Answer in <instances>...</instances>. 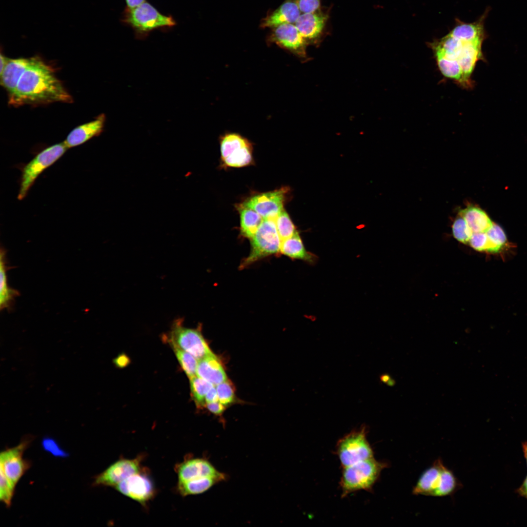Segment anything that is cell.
I'll return each instance as SVG.
<instances>
[{"mask_svg": "<svg viewBox=\"0 0 527 527\" xmlns=\"http://www.w3.org/2000/svg\"><path fill=\"white\" fill-rule=\"evenodd\" d=\"M286 190L280 188L252 196L247 199L242 205L255 210L264 219L275 220L284 209Z\"/></svg>", "mask_w": 527, "mask_h": 527, "instance_id": "11", "label": "cell"}, {"mask_svg": "<svg viewBox=\"0 0 527 527\" xmlns=\"http://www.w3.org/2000/svg\"><path fill=\"white\" fill-rule=\"evenodd\" d=\"M205 406L210 412L217 415L222 414L225 410V406L219 401L206 403Z\"/></svg>", "mask_w": 527, "mask_h": 527, "instance_id": "37", "label": "cell"}, {"mask_svg": "<svg viewBox=\"0 0 527 527\" xmlns=\"http://www.w3.org/2000/svg\"><path fill=\"white\" fill-rule=\"evenodd\" d=\"M122 21L132 28L140 39H144L155 29L171 27L176 24L171 16L161 14L146 1L133 8H126Z\"/></svg>", "mask_w": 527, "mask_h": 527, "instance_id": "4", "label": "cell"}, {"mask_svg": "<svg viewBox=\"0 0 527 527\" xmlns=\"http://www.w3.org/2000/svg\"><path fill=\"white\" fill-rule=\"evenodd\" d=\"M105 119V115L101 114L94 120L75 128L63 142L66 146L67 148L75 147L99 136L103 129Z\"/></svg>", "mask_w": 527, "mask_h": 527, "instance_id": "16", "label": "cell"}, {"mask_svg": "<svg viewBox=\"0 0 527 527\" xmlns=\"http://www.w3.org/2000/svg\"><path fill=\"white\" fill-rule=\"evenodd\" d=\"M218 396L216 387L213 386L207 392L205 396V403H208L218 401Z\"/></svg>", "mask_w": 527, "mask_h": 527, "instance_id": "39", "label": "cell"}, {"mask_svg": "<svg viewBox=\"0 0 527 527\" xmlns=\"http://www.w3.org/2000/svg\"><path fill=\"white\" fill-rule=\"evenodd\" d=\"M486 233L489 241L488 252H498L507 241V237L504 231L500 226L493 223Z\"/></svg>", "mask_w": 527, "mask_h": 527, "instance_id": "30", "label": "cell"}, {"mask_svg": "<svg viewBox=\"0 0 527 527\" xmlns=\"http://www.w3.org/2000/svg\"><path fill=\"white\" fill-rule=\"evenodd\" d=\"M223 481L214 477H205L196 479L178 482V488L183 496L203 493L214 485Z\"/></svg>", "mask_w": 527, "mask_h": 527, "instance_id": "23", "label": "cell"}, {"mask_svg": "<svg viewBox=\"0 0 527 527\" xmlns=\"http://www.w3.org/2000/svg\"><path fill=\"white\" fill-rule=\"evenodd\" d=\"M239 210L241 234L250 239L254 236L264 219L255 210L242 205L239 207Z\"/></svg>", "mask_w": 527, "mask_h": 527, "instance_id": "24", "label": "cell"}, {"mask_svg": "<svg viewBox=\"0 0 527 527\" xmlns=\"http://www.w3.org/2000/svg\"><path fill=\"white\" fill-rule=\"evenodd\" d=\"M67 149L63 142L54 144L42 150L23 167L18 196L19 200L25 197L38 177L59 160Z\"/></svg>", "mask_w": 527, "mask_h": 527, "instance_id": "8", "label": "cell"}, {"mask_svg": "<svg viewBox=\"0 0 527 527\" xmlns=\"http://www.w3.org/2000/svg\"><path fill=\"white\" fill-rule=\"evenodd\" d=\"M0 500L9 507L12 502L15 487L13 486L3 471L0 469Z\"/></svg>", "mask_w": 527, "mask_h": 527, "instance_id": "33", "label": "cell"}, {"mask_svg": "<svg viewBox=\"0 0 527 527\" xmlns=\"http://www.w3.org/2000/svg\"><path fill=\"white\" fill-rule=\"evenodd\" d=\"M302 13L317 11L320 7V0H297Z\"/></svg>", "mask_w": 527, "mask_h": 527, "instance_id": "36", "label": "cell"}, {"mask_svg": "<svg viewBox=\"0 0 527 527\" xmlns=\"http://www.w3.org/2000/svg\"><path fill=\"white\" fill-rule=\"evenodd\" d=\"M280 252L292 259L302 260L310 263H313L316 260L315 255L306 250L298 232L282 241Z\"/></svg>", "mask_w": 527, "mask_h": 527, "instance_id": "21", "label": "cell"}, {"mask_svg": "<svg viewBox=\"0 0 527 527\" xmlns=\"http://www.w3.org/2000/svg\"><path fill=\"white\" fill-rule=\"evenodd\" d=\"M42 446L44 450L56 457H66L67 453L62 449L56 442L49 438L43 439Z\"/></svg>", "mask_w": 527, "mask_h": 527, "instance_id": "35", "label": "cell"}, {"mask_svg": "<svg viewBox=\"0 0 527 527\" xmlns=\"http://www.w3.org/2000/svg\"><path fill=\"white\" fill-rule=\"evenodd\" d=\"M462 484L440 458L421 474L412 490L415 495L445 497L453 495Z\"/></svg>", "mask_w": 527, "mask_h": 527, "instance_id": "2", "label": "cell"}, {"mask_svg": "<svg viewBox=\"0 0 527 527\" xmlns=\"http://www.w3.org/2000/svg\"><path fill=\"white\" fill-rule=\"evenodd\" d=\"M114 487L122 494L142 505L151 500L155 493L151 480L140 472L122 481Z\"/></svg>", "mask_w": 527, "mask_h": 527, "instance_id": "13", "label": "cell"}, {"mask_svg": "<svg viewBox=\"0 0 527 527\" xmlns=\"http://www.w3.org/2000/svg\"><path fill=\"white\" fill-rule=\"evenodd\" d=\"M301 14L297 0H287L263 20L261 26L274 28L284 23L295 24Z\"/></svg>", "mask_w": 527, "mask_h": 527, "instance_id": "19", "label": "cell"}, {"mask_svg": "<svg viewBox=\"0 0 527 527\" xmlns=\"http://www.w3.org/2000/svg\"><path fill=\"white\" fill-rule=\"evenodd\" d=\"M197 376L214 385L227 380L223 365L214 353L198 361Z\"/></svg>", "mask_w": 527, "mask_h": 527, "instance_id": "20", "label": "cell"}, {"mask_svg": "<svg viewBox=\"0 0 527 527\" xmlns=\"http://www.w3.org/2000/svg\"><path fill=\"white\" fill-rule=\"evenodd\" d=\"M388 464L376 460L374 457L343 467L340 486L342 496L358 491H371L378 480L382 471Z\"/></svg>", "mask_w": 527, "mask_h": 527, "instance_id": "3", "label": "cell"}, {"mask_svg": "<svg viewBox=\"0 0 527 527\" xmlns=\"http://www.w3.org/2000/svg\"><path fill=\"white\" fill-rule=\"evenodd\" d=\"M113 362L117 367H125L129 364V359L125 354H122L116 358Z\"/></svg>", "mask_w": 527, "mask_h": 527, "instance_id": "38", "label": "cell"}, {"mask_svg": "<svg viewBox=\"0 0 527 527\" xmlns=\"http://www.w3.org/2000/svg\"><path fill=\"white\" fill-rule=\"evenodd\" d=\"M327 19V15L318 11L302 13L295 25L305 40H314L321 34Z\"/></svg>", "mask_w": 527, "mask_h": 527, "instance_id": "18", "label": "cell"}, {"mask_svg": "<svg viewBox=\"0 0 527 527\" xmlns=\"http://www.w3.org/2000/svg\"><path fill=\"white\" fill-rule=\"evenodd\" d=\"M8 58H6L1 53L0 54V74L3 71L7 61Z\"/></svg>", "mask_w": 527, "mask_h": 527, "instance_id": "42", "label": "cell"}, {"mask_svg": "<svg viewBox=\"0 0 527 527\" xmlns=\"http://www.w3.org/2000/svg\"><path fill=\"white\" fill-rule=\"evenodd\" d=\"M367 428L363 425L338 441L336 454L342 467L374 457V451L367 439Z\"/></svg>", "mask_w": 527, "mask_h": 527, "instance_id": "5", "label": "cell"}, {"mask_svg": "<svg viewBox=\"0 0 527 527\" xmlns=\"http://www.w3.org/2000/svg\"><path fill=\"white\" fill-rule=\"evenodd\" d=\"M222 160L227 166L241 167L252 161V147L250 142L236 133H226L220 139Z\"/></svg>", "mask_w": 527, "mask_h": 527, "instance_id": "9", "label": "cell"}, {"mask_svg": "<svg viewBox=\"0 0 527 527\" xmlns=\"http://www.w3.org/2000/svg\"><path fill=\"white\" fill-rule=\"evenodd\" d=\"M516 492L518 494L527 499V475L525 478L522 484L516 490Z\"/></svg>", "mask_w": 527, "mask_h": 527, "instance_id": "40", "label": "cell"}, {"mask_svg": "<svg viewBox=\"0 0 527 527\" xmlns=\"http://www.w3.org/2000/svg\"><path fill=\"white\" fill-rule=\"evenodd\" d=\"M31 437H26L17 446L8 448L0 454V469L14 487L30 468V462L23 457L24 451L30 444Z\"/></svg>", "mask_w": 527, "mask_h": 527, "instance_id": "10", "label": "cell"}, {"mask_svg": "<svg viewBox=\"0 0 527 527\" xmlns=\"http://www.w3.org/2000/svg\"><path fill=\"white\" fill-rule=\"evenodd\" d=\"M183 322L182 318L176 319L170 331L164 336L172 348L177 347L186 351L198 361L213 354L199 328L186 327Z\"/></svg>", "mask_w": 527, "mask_h": 527, "instance_id": "6", "label": "cell"}, {"mask_svg": "<svg viewBox=\"0 0 527 527\" xmlns=\"http://www.w3.org/2000/svg\"><path fill=\"white\" fill-rule=\"evenodd\" d=\"M5 256V250L1 249L0 253V308L1 309L8 308L14 301V298L19 295V292L17 290L9 288L7 285Z\"/></svg>", "mask_w": 527, "mask_h": 527, "instance_id": "25", "label": "cell"}, {"mask_svg": "<svg viewBox=\"0 0 527 527\" xmlns=\"http://www.w3.org/2000/svg\"><path fill=\"white\" fill-rule=\"evenodd\" d=\"M30 60L31 58H8L0 76V84L7 91L9 99L15 93L19 80L28 66Z\"/></svg>", "mask_w": 527, "mask_h": 527, "instance_id": "17", "label": "cell"}, {"mask_svg": "<svg viewBox=\"0 0 527 527\" xmlns=\"http://www.w3.org/2000/svg\"><path fill=\"white\" fill-rule=\"evenodd\" d=\"M219 401L224 406L228 405L234 401V387L227 380L216 385Z\"/></svg>", "mask_w": 527, "mask_h": 527, "instance_id": "32", "label": "cell"}, {"mask_svg": "<svg viewBox=\"0 0 527 527\" xmlns=\"http://www.w3.org/2000/svg\"><path fill=\"white\" fill-rule=\"evenodd\" d=\"M250 240V253L241 264L242 268L262 258L280 252L282 240L278 233L275 220L264 219Z\"/></svg>", "mask_w": 527, "mask_h": 527, "instance_id": "7", "label": "cell"}, {"mask_svg": "<svg viewBox=\"0 0 527 527\" xmlns=\"http://www.w3.org/2000/svg\"><path fill=\"white\" fill-rule=\"evenodd\" d=\"M522 449L524 453V457L526 459L527 464V442H524L522 443Z\"/></svg>", "mask_w": 527, "mask_h": 527, "instance_id": "44", "label": "cell"}, {"mask_svg": "<svg viewBox=\"0 0 527 527\" xmlns=\"http://www.w3.org/2000/svg\"><path fill=\"white\" fill-rule=\"evenodd\" d=\"M72 101L71 96L56 77L52 67L37 57L31 58L15 93L9 99V103L15 106Z\"/></svg>", "mask_w": 527, "mask_h": 527, "instance_id": "1", "label": "cell"}, {"mask_svg": "<svg viewBox=\"0 0 527 527\" xmlns=\"http://www.w3.org/2000/svg\"><path fill=\"white\" fill-rule=\"evenodd\" d=\"M275 222L282 241L292 236L297 232L288 214L284 209L279 214Z\"/></svg>", "mask_w": 527, "mask_h": 527, "instance_id": "29", "label": "cell"}, {"mask_svg": "<svg viewBox=\"0 0 527 527\" xmlns=\"http://www.w3.org/2000/svg\"><path fill=\"white\" fill-rule=\"evenodd\" d=\"M390 379H391V377H390V376L389 375L387 374H382V375H381V376H380V380L381 381V382H383V383H385V384H386V383H387V382H388V381H389V380H390Z\"/></svg>", "mask_w": 527, "mask_h": 527, "instance_id": "43", "label": "cell"}, {"mask_svg": "<svg viewBox=\"0 0 527 527\" xmlns=\"http://www.w3.org/2000/svg\"><path fill=\"white\" fill-rule=\"evenodd\" d=\"M452 233L456 239L464 243L469 242L473 233L465 219L460 215L453 223Z\"/></svg>", "mask_w": 527, "mask_h": 527, "instance_id": "31", "label": "cell"}, {"mask_svg": "<svg viewBox=\"0 0 527 527\" xmlns=\"http://www.w3.org/2000/svg\"><path fill=\"white\" fill-rule=\"evenodd\" d=\"M127 8H135L145 1V0H125Z\"/></svg>", "mask_w": 527, "mask_h": 527, "instance_id": "41", "label": "cell"}, {"mask_svg": "<svg viewBox=\"0 0 527 527\" xmlns=\"http://www.w3.org/2000/svg\"><path fill=\"white\" fill-rule=\"evenodd\" d=\"M395 380H393V379H392V378H391V379H390V380H389V381H388V382H387V383H386V385H388V386H393V385H395Z\"/></svg>", "mask_w": 527, "mask_h": 527, "instance_id": "45", "label": "cell"}, {"mask_svg": "<svg viewBox=\"0 0 527 527\" xmlns=\"http://www.w3.org/2000/svg\"><path fill=\"white\" fill-rule=\"evenodd\" d=\"M459 215L463 217L473 233L486 232L493 223L481 209L468 206L461 210Z\"/></svg>", "mask_w": 527, "mask_h": 527, "instance_id": "22", "label": "cell"}, {"mask_svg": "<svg viewBox=\"0 0 527 527\" xmlns=\"http://www.w3.org/2000/svg\"><path fill=\"white\" fill-rule=\"evenodd\" d=\"M270 41L300 57L306 56V40L295 24L284 23L274 27Z\"/></svg>", "mask_w": 527, "mask_h": 527, "instance_id": "14", "label": "cell"}, {"mask_svg": "<svg viewBox=\"0 0 527 527\" xmlns=\"http://www.w3.org/2000/svg\"><path fill=\"white\" fill-rule=\"evenodd\" d=\"M140 459H121L95 478L94 486L115 487L130 476L140 472Z\"/></svg>", "mask_w": 527, "mask_h": 527, "instance_id": "12", "label": "cell"}, {"mask_svg": "<svg viewBox=\"0 0 527 527\" xmlns=\"http://www.w3.org/2000/svg\"><path fill=\"white\" fill-rule=\"evenodd\" d=\"M191 396L199 407L205 406V396L208 391L214 386L204 379L195 376L190 379Z\"/></svg>", "mask_w": 527, "mask_h": 527, "instance_id": "26", "label": "cell"}, {"mask_svg": "<svg viewBox=\"0 0 527 527\" xmlns=\"http://www.w3.org/2000/svg\"><path fill=\"white\" fill-rule=\"evenodd\" d=\"M173 348L181 367L189 379L197 376L198 360L186 351L177 347Z\"/></svg>", "mask_w": 527, "mask_h": 527, "instance_id": "28", "label": "cell"}, {"mask_svg": "<svg viewBox=\"0 0 527 527\" xmlns=\"http://www.w3.org/2000/svg\"><path fill=\"white\" fill-rule=\"evenodd\" d=\"M468 243L476 250L488 252L489 241L486 232L473 233Z\"/></svg>", "mask_w": 527, "mask_h": 527, "instance_id": "34", "label": "cell"}, {"mask_svg": "<svg viewBox=\"0 0 527 527\" xmlns=\"http://www.w3.org/2000/svg\"><path fill=\"white\" fill-rule=\"evenodd\" d=\"M178 482H183L205 477H214L226 480V475L218 471L207 460L194 458L184 461L178 468Z\"/></svg>", "mask_w": 527, "mask_h": 527, "instance_id": "15", "label": "cell"}, {"mask_svg": "<svg viewBox=\"0 0 527 527\" xmlns=\"http://www.w3.org/2000/svg\"><path fill=\"white\" fill-rule=\"evenodd\" d=\"M436 59L442 74L446 77L453 79L462 83V71L456 60H451L441 56L436 55Z\"/></svg>", "mask_w": 527, "mask_h": 527, "instance_id": "27", "label": "cell"}]
</instances>
